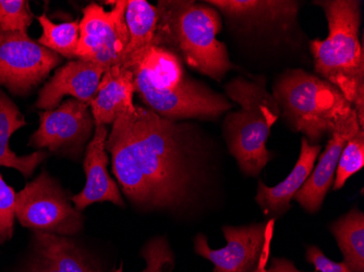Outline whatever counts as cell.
Returning <instances> with one entry per match:
<instances>
[{
	"label": "cell",
	"mask_w": 364,
	"mask_h": 272,
	"mask_svg": "<svg viewBox=\"0 0 364 272\" xmlns=\"http://www.w3.org/2000/svg\"><path fill=\"white\" fill-rule=\"evenodd\" d=\"M106 141L112 169L126 197L142 210H176L200 182L202 149L191 124L134 105Z\"/></svg>",
	"instance_id": "obj_1"
},
{
	"label": "cell",
	"mask_w": 364,
	"mask_h": 272,
	"mask_svg": "<svg viewBox=\"0 0 364 272\" xmlns=\"http://www.w3.org/2000/svg\"><path fill=\"white\" fill-rule=\"evenodd\" d=\"M134 89L147 109L171 121L214 119L231 109L220 94L190 77L168 49L152 46L132 67Z\"/></svg>",
	"instance_id": "obj_2"
},
{
	"label": "cell",
	"mask_w": 364,
	"mask_h": 272,
	"mask_svg": "<svg viewBox=\"0 0 364 272\" xmlns=\"http://www.w3.org/2000/svg\"><path fill=\"white\" fill-rule=\"evenodd\" d=\"M153 46L168 49L189 67L222 81L235 65L226 45L218 40L222 31L220 11L205 4L159 0Z\"/></svg>",
	"instance_id": "obj_3"
},
{
	"label": "cell",
	"mask_w": 364,
	"mask_h": 272,
	"mask_svg": "<svg viewBox=\"0 0 364 272\" xmlns=\"http://www.w3.org/2000/svg\"><path fill=\"white\" fill-rule=\"evenodd\" d=\"M314 4L322 8L328 23V36L310 42L316 73L343 93L364 128V56L359 38L362 3L321 0Z\"/></svg>",
	"instance_id": "obj_4"
},
{
	"label": "cell",
	"mask_w": 364,
	"mask_h": 272,
	"mask_svg": "<svg viewBox=\"0 0 364 272\" xmlns=\"http://www.w3.org/2000/svg\"><path fill=\"white\" fill-rule=\"evenodd\" d=\"M225 91L240 105V109L225 118L224 134L229 151L243 173L257 177L271 161L267 143L272 128L279 119V106L273 94L267 91L264 77H235Z\"/></svg>",
	"instance_id": "obj_5"
},
{
	"label": "cell",
	"mask_w": 364,
	"mask_h": 272,
	"mask_svg": "<svg viewBox=\"0 0 364 272\" xmlns=\"http://www.w3.org/2000/svg\"><path fill=\"white\" fill-rule=\"evenodd\" d=\"M273 89L288 126L312 143L332 135L355 111L333 84L301 69L286 71Z\"/></svg>",
	"instance_id": "obj_6"
},
{
	"label": "cell",
	"mask_w": 364,
	"mask_h": 272,
	"mask_svg": "<svg viewBox=\"0 0 364 272\" xmlns=\"http://www.w3.org/2000/svg\"><path fill=\"white\" fill-rule=\"evenodd\" d=\"M16 217L36 232L73 235L82 230L81 212L73 207L58 182L46 171L16 194Z\"/></svg>",
	"instance_id": "obj_7"
},
{
	"label": "cell",
	"mask_w": 364,
	"mask_h": 272,
	"mask_svg": "<svg viewBox=\"0 0 364 272\" xmlns=\"http://www.w3.org/2000/svg\"><path fill=\"white\" fill-rule=\"evenodd\" d=\"M128 1H108L114 5L109 11L97 4H90L83 9L77 59L100 65L105 70L122 65L129 40L126 23Z\"/></svg>",
	"instance_id": "obj_8"
},
{
	"label": "cell",
	"mask_w": 364,
	"mask_h": 272,
	"mask_svg": "<svg viewBox=\"0 0 364 272\" xmlns=\"http://www.w3.org/2000/svg\"><path fill=\"white\" fill-rule=\"evenodd\" d=\"M63 57L38 44L26 31L0 32V85L26 96L48 77Z\"/></svg>",
	"instance_id": "obj_9"
},
{
	"label": "cell",
	"mask_w": 364,
	"mask_h": 272,
	"mask_svg": "<svg viewBox=\"0 0 364 272\" xmlns=\"http://www.w3.org/2000/svg\"><path fill=\"white\" fill-rule=\"evenodd\" d=\"M274 219L263 224L223 228L226 246L213 249L205 235H196L194 249L214 263V272H264L269 256Z\"/></svg>",
	"instance_id": "obj_10"
},
{
	"label": "cell",
	"mask_w": 364,
	"mask_h": 272,
	"mask_svg": "<svg viewBox=\"0 0 364 272\" xmlns=\"http://www.w3.org/2000/svg\"><path fill=\"white\" fill-rule=\"evenodd\" d=\"M95 131L89 104L68 99L56 109L40 112V126L30 138V146L77 158Z\"/></svg>",
	"instance_id": "obj_11"
},
{
	"label": "cell",
	"mask_w": 364,
	"mask_h": 272,
	"mask_svg": "<svg viewBox=\"0 0 364 272\" xmlns=\"http://www.w3.org/2000/svg\"><path fill=\"white\" fill-rule=\"evenodd\" d=\"M359 130H363V128L360 126L357 112L355 111L331 135L326 148L318 159V165L313 169L306 183L294 197L306 212L316 214L322 207L325 196L334 183L341 151Z\"/></svg>",
	"instance_id": "obj_12"
},
{
	"label": "cell",
	"mask_w": 364,
	"mask_h": 272,
	"mask_svg": "<svg viewBox=\"0 0 364 272\" xmlns=\"http://www.w3.org/2000/svg\"><path fill=\"white\" fill-rule=\"evenodd\" d=\"M104 67L87 61L70 60L57 69L38 93L36 107L42 110L56 109L65 96L82 103H91L105 72Z\"/></svg>",
	"instance_id": "obj_13"
},
{
	"label": "cell",
	"mask_w": 364,
	"mask_h": 272,
	"mask_svg": "<svg viewBox=\"0 0 364 272\" xmlns=\"http://www.w3.org/2000/svg\"><path fill=\"white\" fill-rule=\"evenodd\" d=\"M107 138V126H95L93 136L87 146L83 163L87 178L85 189L73 197L75 207L79 212L95 202H110L114 205L124 207V200L117 184L108 173L107 165L109 161L105 147Z\"/></svg>",
	"instance_id": "obj_14"
},
{
	"label": "cell",
	"mask_w": 364,
	"mask_h": 272,
	"mask_svg": "<svg viewBox=\"0 0 364 272\" xmlns=\"http://www.w3.org/2000/svg\"><path fill=\"white\" fill-rule=\"evenodd\" d=\"M134 72L122 65L107 69L102 77L97 93L90 103L95 126H109L119 116L134 109Z\"/></svg>",
	"instance_id": "obj_15"
},
{
	"label": "cell",
	"mask_w": 364,
	"mask_h": 272,
	"mask_svg": "<svg viewBox=\"0 0 364 272\" xmlns=\"http://www.w3.org/2000/svg\"><path fill=\"white\" fill-rule=\"evenodd\" d=\"M321 149L320 145H310L306 138H302L299 159L290 175L283 182L271 187L259 182L255 200L264 214L279 217L289 210L292 198L310 177Z\"/></svg>",
	"instance_id": "obj_16"
},
{
	"label": "cell",
	"mask_w": 364,
	"mask_h": 272,
	"mask_svg": "<svg viewBox=\"0 0 364 272\" xmlns=\"http://www.w3.org/2000/svg\"><path fill=\"white\" fill-rule=\"evenodd\" d=\"M30 272H98L90 268L77 245L63 235L36 232Z\"/></svg>",
	"instance_id": "obj_17"
},
{
	"label": "cell",
	"mask_w": 364,
	"mask_h": 272,
	"mask_svg": "<svg viewBox=\"0 0 364 272\" xmlns=\"http://www.w3.org/2000/svg\"><path fill=\"white\" fill-rule=\"evenodd\" d=\"M235 21L253 26L284 24L289 26L299 10L296 1H257V0H210L205 1Z\"/></svg>",
	"instance_id": "obj_18"
},
{
	"label": "cell",
	"mask_w": 364,
	"mask_h": 272,
	"mask_svg": "<svg viewBox=\"0 0 364 272\" xmlns=\"http://www.w3.org/2000/svg\"><path fill=\"white\" fill-rule=\"evenodd\" d=\"M28 124L16 104L0 89V167L16 169L24 178H30L36 168L48 157L46 151H38L26 156H18L10 148V138L16 131Z\"/></svg>",
	"instance_id": "obj_19"
},
{
	"label": "cell",
	"mask_w": 364,
	"mask_h": 272,
	"mask_svg": "<svg viewBox=\"0 0 364 272\" xmlns=\"http://www.w3.org/2000/svg\"><path fill=\"white\" fill-rule=\"evenodd\" d=\"M157 21L159 12L156 6L151 5L145 0H129L126 11L129 40L122 67L132 70L147 49L153 46Z\"/></svg>",
	"instance_id": "obj_20"
},
{
	"label": "cell",
	"mask_w": 364,
	"mask_h": 272,
	"mask_svg": "<svg viewBox=\"0 0 364 272\" xmlns=\"http://www.w3.org/2000/svg\"><path fill=\"white\" fill-rule=\"evenodd\" d=\"M331 232L353 272H364V214L353 210L333 222Z\"/></svg>",
	"instance_id": "obj_21"
},
{
	"label": "cell",
	"mask_w": 364,
	"mask_h": 272,
	"mask_svg": "<svg viewBox=\"0 0 364 272\" xmlns=\"http://www.w3.org/2000/svg\"><path fill=\"white\" fill-rule=\"evenodd\" d=\"M42 28V36L38 43L63 58L77 59L80 38V20L54 23L46 14L36 16Z\"/></svg>",
	"instance_id": "obj_22"
},
{
	"label": "cell",
	"mask_w": 364,
	"mask_h": 272,
	"mask_svg": "<svg viewBox=\"0 0 364 272\" xmlns=\"http://www.w3.org/2000/svg\"><path fill=\"white\" fill-rule=\"evenodd\" d=\"M364 165V131L359 130L347 142L341 151L333 189H343L349 178L363 168Z\"/></svg>",
	"instance_id": "obj_23"
},
{
	"label": "cell",
	"mask_w": 364,
	"mask_h": 272,
	"mask_svg": "<svg viewBox=\"0 0 364 272\" xmlns=\"http://www.w3.org/2000/svg\"><path fill=\"white\" fill-rule=\"evenodd\" d=\"M34 14L26 0H0V32L26 31L32 24Z\"/></svg>",
	"instance_id": "obj_24"
},
{
	"label": "cell",
	"mask_w": 364,
	"mask_h": 272,
	"mask_svg": "<svg viewBox=\"0 0 364 272\" xmlns=\"http://www.w3.org/2000/svg\"><path fill=\"white\" fill-rule=\"evenodd\" d=\"M146 266L141 272H171L175 266L173 254L165 237H155L142 249Z\"/></svg>",
	"instance_id": "obj_25"
},
{
	"label": "cell",
	"mask_w": 364,
	"mask_h": 272,
	"mask_svg": "<svg viewBox=\"0 0 364 272\" xmlns=\"http://www.w3.org/2000/svg\"><path fill=\"white\" fill-rule=\"evenodd\" d=\"M16 194L0 175V243L10 240L14 234Z\"/></svg>",
	"instance_id": "obj_26"
},
{
	"label": "cell",
	"mask_w": 364,
	"mask_h": 272,
	"mask_svg": "<svg viewBox=\"0 0 364 272\" xmlns=\"http://www.w3.org/2000/svg\"><path fill=\"white\" fill-rule=\"evenodd\" d=\"M306 259L316 267V272H353L345 263H335L327 259L318 246H309Z\"/></svg>",
	"instance_id": "obj_27"
},
{
	"label": "cell",
	"mask_w": 364,
	"mask_h": 272,
	"mask_svg": "<svg viewBox=\"0 0 364 272\" xmlns=\"http://www.w3.org/2000/svg\"><path fill=\"white\" fill-rule=\"evenodd\" d=\"M264 272H302L294 267V263L287 259H273L271 266Z\"/></svg>",
	"instance_id": "obj_28"
}]
</instances>
